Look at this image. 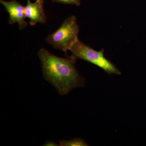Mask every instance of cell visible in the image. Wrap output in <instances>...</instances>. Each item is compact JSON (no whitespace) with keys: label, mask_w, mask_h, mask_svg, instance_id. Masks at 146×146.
Listing matches in <instances>:
<instances>
[{"label":"cell","mask_w":146,"mask_h":146,"mask_svg":"<svg viewBox=\"0 0 146 146\" xmlns=\"http://www.w3.org/2000/svg\"><path fill=\"white\" fill-rule=\"evenodd\" d=\"M40 2V3H41V4L42 5H44V0H38Z\"/></svg>","instance_id":"9c48e42d"},{"label":"cell","mask_w":146,"mask_h":146,"mask_svg":"<svg viewBox=\"0 0 146 146\" xmlns=\"http://www.w3.org/2000/svg\"><path fill=\"white\" fill-rule=\"evenodd\" d=\"M53 3H60L65 4L73 5L79 6L80 5V0H52Z\"/></svg>","instance_id":"52a82bcc"},{"label":"cell","mask_w":146,"mask_h":146,"mask_svg":"<svg viewBox=\"0 0 146 146\" xmlns=\"http://www.w3.org/2000/svg\"><path fill=\"white\" fill-rule=\"evenodd\" d=\"M0 3L5 7L9 14V23L11 25L18 23L19 29L22 30L28 26V23L25 21L26 17L25 7L16 0L6 1L0 0Z\"/></svg>","instance_id":"277c9868"},{"label":"cell","mask_w":146,"mask_h":146,"mask_svg":"<svg viewBox=\"0 0 146 146\" xmlns=\"http://www.w3.org/2000/svg\"><path fill=\"white\" fill-rule=\"evenodd\" d=\"M79 30L76 16H70L65 19L58 29L47 36L46 40L54 48L64 52L67 56L68 50H70L79 40Z\"/></svg>","instance_id":"7a4b0ae2"},{"label":"cell","mask_w":146,"mask_h":146,"mask_svg":"<svg viewBox=\"0 0 146 146\" xmlns=\"http://www.w3.org/2000/svg\"><path fill=\"white\" fill-rule=\"evenodd\" d=\"M38 55L44 78L54 86L61 96L84 86V78L75 66L77 59L72 56L62 58L43 48L39 50Z\"/></svg>","instance_id":"6da1fadb"},{"label":"cell","mask_w":146,"mask_h":146,"mask_svg":"<svg viewBox=\"0 0 146 146\" xmlns=\"http://www.w3.org/2000/svg\"><path fill=\"white\" fill-rule=\"evenodd\" d=\"M76 59H81L95 64L107 74L121 75V72L114 64L105 57L104 50L96 51L79 40L70 50Z\"/></svg>","instance_id":"3957f363"},{"label":"cell","mask_w":146,"mask_h":146,"mask_svg":"<svg viewBox=\"0 0 146 146\" xmlns=\"http://www.w3.org/2000/svg\"><path fill=\"white\" fill-rule=\"evenodd\" d=\"M25 9L26 17L30 19V25L34 26L37 23H46L44 5L39 1L36 0L35 2L32 3L30 0H27Z\"/></svg>","instance_id":"5b68a950"},{"label":"cell","mask_w":146,"mask_h":146,"mask_svg":"<svg viewBox=\"0 0 146 146\" xmlns=\"http://www.w3.org/2000/svg\"><path fill=\"white\" fill-rule=\"evenodd\" d=\"M44 146H59L58 145H57V144L56 143H55L54 142V141H47L46 143L44 144V145H43Z\"/></svg>","instance_id":"ba28073f"},{"label":"cell","mask_w":146,"mask_h":146,"mask_svg":"<svg viewBox=\"0 0 146 146\" xmlns=\"http://www.w3.org/2000/svg\"><path fill=\"white\" fill-rule=\"evenodd\" d=\"M60 146H87L88 144L83 139L76 138L70 141L63 140L59 141Z\"/></svg>","instance_id":"8992f818"}]
</instances>
